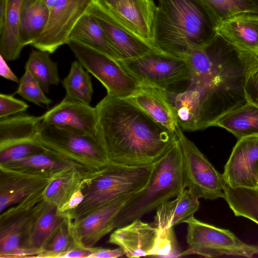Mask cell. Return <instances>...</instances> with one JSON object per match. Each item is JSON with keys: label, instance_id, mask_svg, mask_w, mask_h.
I'll return each instance as SVG.
<instances>
[{"label": "cell", "instance_id": "6da1fadb", "mask_svg": "<svg viewBox=\"0 0 258 258\" xmlns=\"http://www.w3.org/2000/svg\"><path fill=\"white\" fill-rule=\"evenodd\" d=\"M185 59L189 79L171 91L164 90L182 130L211 126L220 116L248 102L245 87L258 70L257 55L217 36Z\"/></svg>", "mask_w": 258, "mask_h": 258}, {"label": "cell", "instance_id": "7a4b0ae2", "mask_svg": "<svg viewBox=\"0 0 258 258\" xmlns=\"http://www.w3.org/2000/svg\"><path fill=\"white\" fill-rule=\"evenodd\" d=\"M95 107V139L110 163L152 164L176 139L127 98L107 95Z\"/></svg>", "mask_w": 258, "mask_h": 258}, {"label": "cell", "instance_id": "3957f363", "mask_svg": "<svg viewBox=\"0 0 258 258\" xmlns=\"http://www.w3.org/2000/svg\"><path fill=\"white\" fill-rule=\"evenodd\" d=\"M154 44L162 52L185 59L217 36L216 23L202 0H158Z\"/></svg>", "mask_w": 258, "mask_h": 258}, {"label": "cell", "instance_id": "277c9868", "mask_svg": "<svg viewBox=\"0 0 258 258\" xmlns=\"http://www.w3.org/2000/svg\"><path fill=\"white\" fill-rule=\"evenodd\" d=\"M185 189L182 152L176 137L167 150L154 162L150 178L145 187L131 196L118 214L115 229L141 219Z\"/></svg>", "mask_w": 258, "mask_h": 258}, {"label": "cell", "instance_id": "5b68a950", "mask_svg": "<svg viewBox=\"0 0 258 258\" xmlns=\"http://www.w3.org/2000/svg\"><path fill=\"white\" fill-rule=\"evenodd\" d=\"M153 163L142 166L110 163L92 173L81 186L83 201L75 209L66 212L77 220L113 200L134 195L147 184Z\"/></svg>", "mask_w": 258, "mask_h": 258}, {"label": "cell", "instance_id": "8992f818", "mask_svg": "<svg viewBox=\"0 0 258 258\" xmlns=\"http://www.w3.org/2000/svg\"><path fill=\"white\" fill-rule=\"evenodd\" d=\"M44 151L86 173L110 164L95 139L69 128L39 124L36 136Z\"/></svg>", "mask_w": 258, "mask_h": 258}, {"label": "cell", "instance_id": "52a82bcc", "mask_svg": "<svg viewBox=\"0 0 258 258\" xmlns=\"http://www.w3.org/2000/svg\"><path fill=\"white\" fill-rule=\"evenodd\" d=\"M185 223L188 248L180 256L197 254L206 257L233 255L251 257L258 254V246L246 243L229 230L201 221L193 216Z\"/></svg>", "mask_w": 258, "mask_h": 258}, {"label": "cell", "instance_id": "ba28073f", "mask_svg": "<svg viewBox=\"0 0 258 258\" xmlns=\"http://www.w3.org/2000/svg\"><path fill=\"white\" fill-rule=\"evenodd\" d=\"M67 44L85 69L105 88L107 95L126 98L140 87V82L118 60L73 39H69Z\"/></svg>", "mask_w": 258, "mask_h": 258}, {"label": "cell", "instance_id": "9c48e42d", "mask_svg": "<svg viewBox=\"0 0 258 258\" xmlns=\"http://www.w3.org/2000/svg\"><path fill=\"white\" fill-rule=\"evenodd\" d=\"M119 63L140 83L171 91L190 78V66L186 59L153 51L141 57L119 60Z\"/></svg>", "mask_w": 258, "mask_h": 258}, {"label": "cell", "instance_id": "30bf717a", "mask_svg": "<svg viewBox=\"0 0 258 258\" xmlns=\"http://www.w3.org/2000/svg\"><path fill=\"white\" fill-rule=\"evenodd\" d=\"M182 130L179 126L176 135L182 152L184 188L199 199L224 198L226 183L223 174L216 170Z\"/></svg>", "mask_w": 258, "mask_h": 258}, {"label": "cell", "instance_id": "8fae6325", "mask_svg": "<svg viewBox=\"0 0 258 258\" xmlns=\"http://www.w3.org/2000/svg\"><path fill=\"white\" fill-rule=\"evenodd\" d=\"M93 1L56 0L50 9L45 28L32 45L37 49L52 53L67 44L71 31Z\"/></svg>", "mask_w": 258, "mask_h": 258}, {"label": "cell", "instance_id": "7c38bea8", "mask_svg": "<svg viewBox=\"0 0 258 258\" xmlns=\"http://www.w3.org/2000/svg\"><path fill=\"white\" fill-rule=\"evenodd\" d=\"M87 12L98 23L122 59H134L159 51L126 27L97 0L93 1Z\"/></svg>", "mask_w": 258, "mask_h": 258}, {"label": "cell", "instance_id": "4fadbf2b", "mask_svg": "<svg viewBox=\"0 0 258 258\" xmlns=\"http://www.w3.org/2000/svg\"><path fill=\"white\" fill-rule=\"evenodd\" d=\"M130 197L113 200L77 220H73L66 213L75 244L93 247L113 231L115 229V219Z\"/></svg>", "mask_w": 258, "mask_h": 258}, {"label": "cell", "instance_id": "5bb4252c", "mask_svg": "<svg viewBox=\"0 0 258 258\" xmlns=\"http://www.w3.org/2000/svg\"><path fill=\"white\" fill-rule=\"evenodd\" d=\"M223 174L231 187L258 188V136L238 140Z\"/></svg>", "mask_w": 258, "mask_h": 258}, {"label": "cell", "instance_id": "9a60e30c", "mask_svg": "<svg viewBox=\"0 0 258 258\" xmlns=\"http://www.w3.org/2000/svg\"><path fill=\"white\" fill-rule=\"evenodd\" d=\"M57 209L44 200L34 207L25 225L22 248L36 251L38 255L43 251L65 218Z\"/></svg>", "mask_w": 258, "mask_h": 258}, {"label": "cell", "instance_id": "2e32d148", "mask_svg": "<svg viewBox=\"0 0 258 258\" xmlns=\"http://www.w3.org/2000/svg\"><path fill=\"white\" fill-rule=\"evenodd\" d=\"M41 118L40 124L42 126L69 128L95 139L97 110L95 107L89 104L63 99L42 115Z\"/></svg>", "mask_w": 258, "mask_h": 258}, {"label": "cell", "instance_id": "e0dca14e", "mask_svg": "<svg viewBox=\"0 0 258 258\" xmlns=\"http://www.w3.org/2000/svg\"><path fill=\"white\" fill-rule=\"evenodd\" d=\"M159 234L160 230L152 223L138 219L115 229L107 243L118 246L129 258L152 256Z\"/></svg>", "mask_w": 258, "mask_h": 258}, {"label": "cell", "instance_id": "ac0fdd59", "mask_svg": "<svg viewBox=\"0 0 258 258\" xmlns=\"http://www.w3.org/2000/svg\"><path fill=\"white\" fill-rule=\"evenodd\" d=\"M60 173L54 175L33 173L0 166L1 213L29 196L43 189Z\"/></svg>", "mask_w": 258, "mask_h": 258}, {"label": "cell", "instance_id": "d6986e66", "mask_svg": "<svg viewBox=\"0 0 258 258\" xmlns=\"http://www.w3.org/2000/svg\"><path fill=\"white\" fill-rule=\"evenodd\" d=\"M106 7L126 27L156 48L154 23L157 6L153 0H120L114 7Z\"/></svg>", "mask_w": 258, "mask_h": 258}, {"label": "cell", "instance_id": "ffe728a7", "mask_svg": "<svg viewBox=\"0 0 258 258\" xmlns=\"http://www.w3.org/2000/svg\"><path fill=\"white\" fill-rule=\"evenodd\" d=\"M157 123L176 135L179 126L164 90L146 83L126 97Z\"/></svg>", "mask_w": 258, "mask_h": 258}, {"label": "cell", "instance_id": "44dd1931", "mask_svg": "<svg viewBox=\"0 0 258 258\" xmlns=\"http://www.w3.org/2000/svg\"><path fill=\"white\" fill-rule=\"evenodd\" d=\"M217 35L235 47L258 56V15L237 14L220 21Z\"/></svg>", "mask_w": 258, "mask_h": 258}, {"label": "cell", "instance_id": "7402d4cb", "mask_svg": "<svg viewBox=\"0 0 258 258\" xmlns=\"http://www.w3.org/2000/svg\"><path fill=\"white\" fill-rule=\"evenodd\" d=\"M32 209L27 212L0 217L1 258L36 257L38 255L35 251L24 249L21 246L25 225Z\"/></svg>", "mask_w": 258, "mask_h": 258}, {"label": "cell", "instance_id": "603a6c76", "mask_svg": "<svg viewBox=\"0 0 258 258\" xmlns=\"http://www.w3.org/2000/svg\"><path fill=\"white\" fill-rule=\"evenodd\" d=\"M199 199L185 189L172 200L160 205L155 210L152 224L159 230L185 223L198 210Z\"/></svg>", "mask_w": 258, "mask_h": 258}, {"label": "cell", "instance_id": "cb8c5ba5", "mask_svg": "<svg viewBox=\"0 0 258 258\" xmlns=\"http://www.w3.org/2000/svg\"><path fill=\"white\" fill-rule=\"evenodd\" d=\"M41 116L17 115L0 119V150L36 140Z\"/></svg>", "mask_w": 258, "mask_h": 258}, {"label": "cell", "instance_id": "d4e9b609", "mask_svg": "<svg viewBox=\"0 0 258 258\" xmlns=\"http://www.w3.org/2000/svg\"><path fill=\"white\" fill-rule=\"evenodd\" d=\"M212 126L226 130L238 140L258 136V106L248 101L220 116Z\"/></svg>", "mask_w": 258, "mask_h": 258}, {"label": "cell", "instance_id": "484cf974", "mask_svg": "<svg viewBox=\"0 0 258 258\" xmlns=\"http://www.w3.org/2000/svg\"><path fill=\"white\" fill-rule=\"evenodd\" d=\"M23 0H5L4 25L0 31V55L8 61L17 59L22 48L19 36L20 13Z\"/></svg>", "mask_w": 258, "mask_h": 258}, {"label": "cell", "instance_id": "4316f807", "mask_svg": "<svg viewBox=\"0 0 258 258\" xmlns=\"http://www.w3.org/2000/svg\"><path fill=\"white\" fill-rule=\"evenodd\" d=\"M50 9L41 0H23L20 13L19 36L23 47L32 44L45 28Z\"/></svg>", "mask_w": 258, "mask_h": 258}, {"label": "cell", "instance_id": "83f0119b", "mask_svg": "<svg viewBox=\"0 0 258 258\" xmlns=\"http://www.w3.org/2000/svg\"><path fill=\"white\" fill-rule=\"evenodd\" d=\"M69 39L82 42L117 60L122 59L98 23L87 12L77 22L70 34Z\"/></svg>", "mask_w": 258, "mask_h": 258}, {"label": "cell", "instance_id": "f1b7e54d", "mask_svg": "<svg viewBox=\"0 0 258 258\" xmlns=\"http://www.w3.org/2000/svg\"><path fill=\"white\" fill-rule=\"evenodd\" d=\"M92 173H84L75 167L65 170L54 177L44 188L43 200L56 206L58 209L81 187L83 180Z\"/></svg>", "mask_w": 258, "mask_h": 258}, {"label": "cell", "instance_id": "f546056e", "mask_svg": "<svg viewBox=\"0 0 258 258\" xmlns=\"http://www.w3.org/2000/svg\"><path fill=\"white\" fill-rule=\"evenodd\" d=\"M61 83L66 90L63 99L90 105L93 94L91 77L78 60L72 63L70 72Z\"/></svg>", "mask_w": 258, "mask_h": 258}, {"label": "cell", "instance_id": "4dcf8cb0", "mask_svg": "<svg viewBox=\"0 0 258 258\" xmlns=\"http://www.w3.org/2000/svg\"><path fill=\"white\" fill-rule=\"evenodd\" d=\"M224 199L235 216L246 218L258 224V188H232L226 184Z\"/></svg>", "mask_w": 258, "mask_h": 258}, {"label": "cell", "instance_id": "1f68e13d", "mask_svg": "<svg viewBox=\"0 0 258 258\" xmlns=\"http://www.w3.org/2000/svg\"><path fill=\"white\" fill-rule=\"evenodd\" d=\"M0 166L30 173L53 175L60 173L69 167H75L56 159L45 151L16 161L0 163Z\"/></svg>", "mask_w": 258, "mask_h": 258}, {"label": "cell", "instance_id": "d6a6232c", "mask_svg": "<svg viewBox=\"0 0 258 258\" xmlns=\"http://www.w3.org/2000/svg\"><path fill=\"white\" fill-rule=\"evenodd\" d=\"M48 52L32 50L25 64L45 93H48L51 85H57L60 79L57 63L51 60Z\"/></svg>", "mask_w": 258, "mask_h": 258}, {"label": "cell", "instance_id": "836d02e7", "mask_svg": "<svg viewBox=\"0 0 258 258\" xmlns=\"http://www.w3.org/2000/svg\"><path fill=\"white\" fill-rule=\"evenodd\" d=\"M216 25L229 17L241 13L258 15V0H202Z\"/></svg>", "mask_w": 258, "mask_h": 258}, {"label": "cell", "instance_id": "e575fe53", "mask_svg": "<svg viewBox=\"0 0 258 258\" xmlns=\"http://www.w3.org/2000/svg\"><path fill=\"white\" fill-rule=\"evenodd\" d=\"M61 214L65 216L63 221L37 257L59 258L61 254L77 246L71 234L68 218L65 214Z\"/></svg>", "mask_w": 258, "mask_h": 258}, {"label": "cell", "instance_id": "d590c367", "mask_svg": "<svg viewBox=\"0 0 258 258\" xmlns=\"http://www.w3.org/2000/svg\"><path fill=\"white\" fill-rule=\"evenodd\" d=\"M19 87L15 92L24 99L42 107L48 106L52 100L45 94L38 81L27 70L20 80Z\"/></svg>", "mask_w": 258, "mask_h": 258}, {"label": "cell", "instance_id": "8d00e7d4", "mask_svg": "<svg viewBox=\"0 0 258 258\" xmlns=\"http://www.w3.org/2000/svg\"><path fill=\"white\" fill-rule=\"evenodd\" d=\"M43 151L42 146L36 139L0 150V163L16 161Z\"/></svg>", "mask_w": 258, "mask_h": 258}, {"label": "cell", "instance_id": "74e56055", "mask_svg": "<svg viewBox=\"0 0 258 258\" xmlns=\"http://www.w3.org/2000/svg\"><path fill=\"white\" fill-rule=\"evenodd\" d=\"M180 253L173 227L160 230L158 243L152 256L179 257Z\"/></svg>", "mask_w": 258, "mask_h": 258}, {"label": "cell", "instance_id": "f35d334b", "mask_svg": "<svg viewBox=\"0 0 258 258\" xmlns=\"http://www.w3.org/2000/svg\"><path fill=\"white\" fill-rule=\"evenodd\" d=\"M29 105L12 95L0 94V119L26 111Z\"/></svg>", "mask_w": 258, "mask_h": 258}, {"label": "cell", "instance_id": "ab89813d", "mask_svg": "<svg viewBox=\"0 0 258 258\" xmlns=\"http://www.w3.org/2000/svg\"><path fill=\"white\" fill-rule=\"evenodd\" d=\"M245 92L247 101L258 106V70L248 78Z\"/></svg>", "mask_w": 258, "mask_h": 258}, {"label": "cell", "instance_id": "60d3db41", "mask_svg": "<svg viewBox=\"0 0 258 258\" xmlns=\"http://www.w3.org/2000/svg\"><path fill=\"white\" fill-rule=\"evenodd\" d=\"M96 247H87L82 246H76L70 250L61 254L60 258H83L87 257L92 254L96 249Z\"/></svg>", "mask_w": 258, "mask_h": 258}, {"label": "cell", "instance_id": "b9f144b4", "mask_svg": "<svg viewBox=\"0 0 258 258\" xmlns=\"http://www.w3.org/2000/svg\"><path fill=\"white\" fill-rule=\"evenodd\" d=\"M84 198V195L81 187L72 195L69 201L64 205L57 209L58 214L75 209L82 202Z\"/></svg>", "mask_w": 258, "mask_h": 258}, {"label": "cell", "instance_id": "7bdbcfd3", "mask_svg": "<svg viewBox=\"0 0 258 258\" xmlns=\"http://www.w3.org/2000/svg\"><path fill=\"white\" fill-rule=\"evenodd\" d=\"M123 255V251L119 247L114 249L96 247L89 258H117Z\"/></svg>", "mask_w": 258, "mask_h": 258}, {"label": "cell", "instance_id": "ee69618b", "mask_svg": "<svg viewBox=\"0 0 258 258\" xmlns=\"http://www.w3.org/2000/svg\"><path fill=\"white\" fill-rule=\"evenodd\" d=\"M0 76L15 83H20V80L18 77L11 70L6 60L1 55L0 57Z\"/></svg>", "mask_w": 258, "mask_h": 258}, {"label": "cell", "instance_id": "f6af8a7d", "mask_svg": "<svg viewBox=\"0 0 258 258\" xmlns=\"http://www.w3.org/2000/svg\"><path fill=\"white\" fill-rule=\"evenodd\" d=\"M6 15L5 0H0V31L3 29Z\"/></svg>", "mask_w": 258, "mask_h": 258}, {"label": "cell", "instance_id": "bcb514c9", "mask_svg": "<svg viewBox=\"0 0 258 258\" xmlns=\"http://www.w3.org/2000/svg\"><path fill=\"white\" fill-rule=\"evenodd\" d=\"M100 3L108 8H113L120 0H97Z\"/></svg>", "mask_w": 258, "mask_h": 258}, {"label": "cell", "instance_id": "7dc6e473", "mask_svg": "<svg viewBox=\"0 0 258 258\" xmlns=\"http://www.w3.org/2000/svg\"><path fill=\"white\" fill-rule=\"evenodd\" d=\"M50 9L56 0H41Z\"/></svg>", "mask_w": 258, "mask_h": 258}]
</instances>
